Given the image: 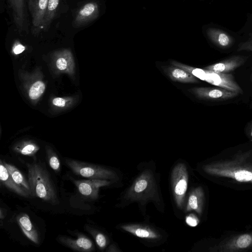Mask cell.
I'll list each match as a JSON object with an SVG mask.
<instances>
[{
  "instance_id": "6da1fadb",
  "label": "cell",
  "mask_w": 252,
  "mask_h": 252,
  "mask_svg": "<svg viewBox=\"0 0 252 252\" xmlns=\"http://www.w3.org/2000/svg\"><path fill=\"white\" fill-rule=\"evenodd\" d=\"M31 197L53 205L59 204L57 193L48 171L38 162L26 164Z\"/></svg>"
},
{
  "instance_id": "7a4b0ae2",
  "label": "cell",
  "mask_w": 252,
  "mask_h": 252,
  "mask_svg": "<svg viewBox=\"0 0 252 252\" xmlns=\"http://www.w3.org/2000/svg\"><path fill=\"white\" fill-rule=\"evenodd\" d=\"M66 165L75 175L91 179L118 180L116 173L102 166L75 159H66Z\"/></svg>"
},
{
  "instance_id": "3957f363",
  "label": "cell",
  "mask_w": 252,
  "mask_h": 252,
  "mask_svg": "<svg viewBox=\"0 0 252 252\" xmlns=\"http://www.w3.org/2000/svg\"><path fill=\"white\" fill-rule=\"evenodd\" d=\"M152 173L146 171L141 174L130 188L126 197L131 200L152 199L156 193L155 181Z\"/></svg>"
},
{
  "instance_id": "277c9868",
  "label": "cell",
  "mask_w": 252,
  "mask_h": 252,
  "mask_svg": "<svg viewBox=\"0 0 252 252\" xmlns=\"http://www.w3.org/2000/svg\"><path fill=\"white\" fill-rule=\"evenodd\" d=\"M171 179L175 201L178 207L182 209L185 204L188 184V173L184 163H179L174 167Z\"/></svg>"
},
{
  "instance_id": "5b68a950",
  "label": "cell",
  "mask_w": 252,
  "mask_h": 252,
  "mask_svg": "<svg viewBox=\"0 0 252 252\" xmlns=\"http://www.w3.org/2000/svg\"><path fill=\"white\" fill-rule=\"evenodd\" d=\"M189 91L199 98L219 101L233 98L239 94L235 91L220 87H195Z\"/></svg>"
},
{
  "instance_id": "8992f818",
  "label": "cell",
  "mask_w": 252,
  "mask_h": 252,
  "mask_svg": "<svg viewBox=\"0 0 252 252\" xmlns=\"http://www.w3.org/2000/svg\"><path fill=\"white\" fill-rule=\"evenodd\" d=\"M99 8L97 2L89 1L78 10L72 22L75 28L84 27L95 20L99 16Z\"/></svg>"
},
{
  "instance_id": "52a82bcc",
  "label": "cell",
  "mask_w": 252,
  "mask_h": 252,
  "mask_svg": "<svg viewBox=\"0 0 252 252\" xmlns=\"http://www.w3.org/2000/svg\"><path fill=\"white\" fill-rule=\"evenodd\" d=\"M206 70L205 81L218 87L242 93V90L230 73L216 72Z\"/></svg>"
},
{
  "instance_id": "ba28073f",
  "label": "cell",
  "mask_w": 252,
  "mask_h": 252,
  "mask_svg": "<svg viewBox=\"0 0 252 252\" xmlns=\"http://www.w3.org/2000/svg\"><path fill=\"white\" fill-rule=\"evenodd\" d=\"M111 180L91 179L74 180V183L80 193L88 198L96 199L98 197L99 189L112 184Z\"/></svg>"
},
{
  "instance_id": "9c48e42d",
  "label": "cell",
  "mask_w": 252,
  "mask_h": 252,
  "mask_svg": "<svg viewBox=\"0 0 252 252\" xmlns=\"http://www.w3.org/2000/svg\"><path fill=\"white\" fill-rule=\"evenodd\" d=\"M58 240L64 246L74 251L90 252L94 250V247L92 241L84 234H79L76 239L65 236H59Z\"/></svg>"
},
{
  "instance_id": "30bf717a",
  "label": "cell",
  "mask_w": 252,
  "mask_h": 252,
  "mask_svg": "<svg viewBox=\"0 0 252 252\" xmlns=\"http://www.w3.org/2000/svg\"><path fill=\"white\" fill-rule=\"evenodd\" d=\"M245 61V57L233 56L220 62L207 66L204 67V69L216 72L229 73L241 66Z\"/></svg>"
},
{
  "instance_id": "8fae6325",
  "label": "cell",
  "mask_w": 252,
  "mask_h": 252,
  "mask_svg": "<svg viewBox=\"0 0 252 252\" xmlns=\"http://www.w3.org/2000/svg\"><path fill=\"white\" fill-rule=\"evenodd\" d=\"M49 0H34L32 10V32L34 34L39 33Z\"/></svg>"
},
{
  "instance_id": "7c38bea8",
  "label": "cell",
  "mask_w": 252,
  "mask_h": 252,
  "mask_svg": "<svg viewBox=\"0 0 252 252\" xmlns=\"http://www.w3.org/2000/svg\"><path fill=\"white\" fill-rule=\"evenodd\" d=\"M0 179L3 186L15 193L24 197L31 196L25 189L14 181L1 159L0 162Z\"/></svg>"
},
{
  "instance_id": "4fadbf2b",
  "label": "cell",
  "mask_w": 252,
  "mask_h": 252,
  "mask_svg": "<svg viewBox=\"0 0 252 252\" xmlns=\"http://www.w3.org/2000/svg\"><path fill=\"white\" fill-rule=\"evenodd\" d=\"M206 33L209 39L216 46L222 49L230 47L233 43V38L224 31L216 28H209Z\"/></svg>"
},
{
  "instance_id": "5bb4252c",
  "label": "cell",
  "mask_w": 252,
  "mask_h": 252,
  "mask_svg": "<svg viewBox=\"0 0 252 252\" xmlns=\"http://www.w3.org/2000/svg\"><path fill=\"white\" fill-rule=\"evenodd\" d=\"M121 227L126 231L141 238L157 239L160 236L158 232L147 226L138 224H125Z\"/></svg>"
},
{
  "instance_id": "9a60e30c",
  "label": "cell",
  "mask_w": 252,
  "mask_h": 252,
  "mask_svg": "<svg viewBox=\"0 0 252 252\" xmlns=\"http://www.w3.org/2000/svg\"><path fill=\"white\" fill-rule=\"evenodd\" d=\"M17 220L25 236L33 243L38 244V234L36 229L32 224L29 216L26 214H21L17 217Z\"/></svg>"
},
{
  "instance_id": "2e32d148",
  "label": "cell",
  "mask_w": 252,
  "mask_h": 252,
  "mask_svg": "<svg viewBox=\"0 0 252 252\" xmlns=\"http://www.w3.org/2000/svg\"><path fill=\"white\" fill-rule=\"evenodd\" d=\"M170 78L176 82L184 83L198 82L197 78L187 71L175 66L168 67L165 69Z\"/></svg>"
},
{
  "instance_id": "e0dca14e",
  "label": "cell",
  "mask_w": 252,
  "mask_h": 252,
  "mask_svg": "<svg viewBox=\"0 0 252 252\" xmlns=\"http://www.w3.org/2000/svg\"><path fill=\"white\" fill-rule=\"evenodd\" d=\"M203 192L202 189L197 188L191 191L189 196L186 211L194 210L198 214L202 212Z\"/></svg>"
},
{
  "instance_id": "ac0fdd59",
  "label": "cell",
  "mask_w": 252,
  "mask_h": 252,
  "mask_svg": "<svg viewBox=\"0 0 252 252\" xmlns=\"http://www.w3.org/2000/svg\"><path fill=\"white\" fill-rule=\"evenodd\" d=\"M2 161L14 181L16 184L25 189L31 196V190L29 182L22 173L14 165L8 163L4 161Z\"/></svg>"
},
{
  "instance_id": "d6986e66",
  "label": "cell",
  "mask_w": 252,
  "mask_h": 252,
  "mask_svg": "<svg viewBox=\"0 0 252 252\" xmlns=\"http://www.w3.org/2000/svg\"><path fill=\"white\" fill-rule=\"evenodd\" d=\"M60 1V0H49L41 27V29L44 31L48 30L55 16Z\"/></svg>"
},
{
  "instance_id": "ffe728a7",
  "label": "cell",
  "mask_w": 252,
  "mask_h": 252,
  "mask_svg": "<svg viewBox=\"0 0 252 252\" xmlns=\"http://www.w3.org/2000/svg\"><path fill=\"white\" fill-rule=\"evenodd\" d=\"M171 63L172 65L177 66L181 69H183L189 73H190L197 78L201 80L205 81L206 76V70L196 68L188 65L177 62L176 61H172Z\"/></svg>"
},
{
  "instance_id": "44dd1931",
  "label": "cell",
  "mask_w": 252,
  "mask_h": 252,
  "mask_svg": "<svg viewBox=\"0 0 252 252\" xmlns=\"http://www.w3.org/2000/svg\"><path fill=\"white\" fill-rule=\"evenodd\" d=\"M45 85L41 81H37L31 88L29 91V96L32 99L38 98L43 93Z\"/></svg>"
},
{
  "instance_id": "7402d4cb",
  "label": "cell",
  "mask_w": 252,
  "mask_h": 252,
  "mask_svg": "<svg viewBox=\"0 0 252 252\" xmlns=\"http://www.w3.org/2000/svg\"><path fill=\"white\" fill-rule=\"evenodd\" d=\"M90 233L93 236L95 242L100 250H103L105 248L107 241L105 236L102 233L95 230L89 228Z\"/></svg>"
},
{
  "instance_id": "603a6c76",
  "label": "cell",
  "mask_w": 252,
  "mask_h": 252,
  "mask_svg": "<svg viewBox=\"0 0 252 252\" xmlns=\"http://www.w3.org/2000/svg\"><path fill=\"white\" fill-rule=\"evenodd\" d=\"M16 150L21 154L27 156H32L38 150V148L32 144H27L22 147L18 148Z\"/></svg>"
},
{
  "instance_id": "cb8c5ba5",
  "label": "cell",
  "mask_w": 252,
  "mask_h": 252,
  "mask_svg": "<svg viewBox=\"0 0 252 252\" xmlns=\"http://www.w3.org/2000/svg\"><path fill=\"white\" fill-rule=\"evenodd\" d=\"M47 160L50 167L53 170L57 172L60 171L61 168L60 161L56 154L50 152L48 154Z\"/></svg>"
},
{
  "instance_id": "d4e9b609",
  "label": "cell",
  "mask_w": 252,
  "mask_h": 252,
  "mask_svg": "<svg viewBox=\"0 0 252 252\" xmlns=\"http://www.w3.org/2000/svg\"><path fill=\"white\" fill-rule=\"evenodd\" d=\"M235 178L239 182H248L252 180V173L246 170L237 171L234 175Z\"/></svg>"
},
{
  "instance_id": "484cf974",
  "label": "cell",
  "mask_w": 252,
  "mask_h": 252,
  "mask_svg": "<svg viewBox=\"0 0 252 252\" xmlns=\"http://www.w3.org/2000/svg\"><path fill=\"white\" fill-rule=\"evenodd\" d=\"M243 51L252 52V33L246 41L241 42L238 45L237 51ZM250 78L251 80L252 81V67Z\"/></svg>"
},
{
  "instance_id": "4316f807",
  "label": "cell",
  "mask_w": 252,
  "mask_h": 252,
  "mask_svg": "<svg viewBox=\"0 0 252 252\" xmlns=\"http://www.w3.org/2000/svg\"><path fill=\"white\" fill-rule=\"evenodd\" d=\"M252 241V238L250 235L244 234L239 237L237 240L236 244L240 248H246L251 244Z\"/></svg>"
},
{
  "instance_id": "83f0119b",
  "label": "cell",
  "mask_w": 252,
  "mask_h": 252,
  "mask_svg": "<svg viewBox=\"0 0 252 252\" xmlns=\"http://www.w3.org/2000/svg\"><path fill=\"white\" fill-rule=\"evenodd\" d=\"M186 222L188 225L194 227L198 224L199 220L194 214H190L186 217Z\"/></svg>"
},
{
  "instance_id": "f1b7e54d",
  "label": "cell",
  "mask_w": 252,
  "mask_h": 252,
  "mask_svg": "<svg viewBox=\"0 0 252 252\" xmlns=\"http://www.w3.org/2000/svg\"><path fill=\"white\" fill-rule=\"evenodd\" d=\"M56 65L60 70H64L66 68L67 62L63 58H60L58 59Z\"/></svg>"
},
{
  "instance_id": "f546056e",
  "label": "cell",
  "mask_w": 252,
  "mask_h": 252,
  "mask_svg": "<svg viewBox=\"0 0 252 252\" xmlns=\"http://www.w3.org/2000/svg\"><path fill=\"white\" fill-rule=\"evenodd\" d=\"M65 100L60 97L56 98L53 100V104L59 107L64 106L65 105Z\"/></svg>"
},
{
  "instance_id": "4dcf8cb0",
  "label": "cell",
  "mask_w": 252,
  "mask_h": 252,
  "mask_svg": "<svg viewBox=\"0 0 252 252\" xmlns=\"http://www.w3.org/2000/svg\"><path fill=\"white\" fill-rule=\"evenodd\" d=\"M24 50V46L21 44H19L14 48L13 52L15 54H18L22 53Z\"/></svg>"
},
{
  "instance_id": "1f68e13d",
  "label": "cell",
  "mask_w": 252,
  "mask_h": 252,
  "mask_svg": "<svg viewBox=\"0 0 252 252\" xmlns=\"http://www.w3.org/2000/svg\"><path fill=\"white\" fill-rule=\"evenodd\" d=\"M33 1L34 0H28L29 9L30 11L32 10V8Z\"/></svg>"
},
{
  "instance_id": "d6a6232c",
  "label": "cell",
  "mask_w": 252,
  "mask_h": 252,
  "mask_svg": "<svg viewBox=\"0 0 252 252\" xmlns=\"http://www.w3.org/2000/svg\"></svg>"
}]
</instances>
